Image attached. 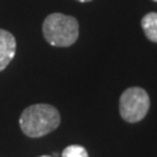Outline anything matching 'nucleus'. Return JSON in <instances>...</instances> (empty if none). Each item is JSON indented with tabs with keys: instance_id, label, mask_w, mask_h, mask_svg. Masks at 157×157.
I'll use <instances>...</instances> for the list:
<instances>
[{
	"instance_id": "obj_9",
	"label": "nucleus",
	"mask_w": 157,
	"mask_h": 157,
	"mask_svg": "<svg viewBox=\"0 0 157 157\" xmlns=\"http://www.w3.org/2000/svg\"><path fill=\"white\" fill-rule=\"evenodd\" d=\"M153 2H157V0H153Z\"/></svg>"
},
{
	"instance_id": "obj_1",
	"label": "nucleus",
	"mask_w": 157,
	"mask_h": 157,
	"mask_svg": "<svg viewBox=\"0 0 157 157\" xmlns=\"http://www.w3.org/2000/svg\"><path fill=\"white\" fill-rule=\"evenodd\" d=\"M60 114L51 105L36 104L26 107L20 117V127L29 137H41L58 128Z\"/></svg>"
},
{
	"instance_id": "obj_2",
	"label": "nucleus",
	"mask_w": 157,
	"mask_h": 157,
	"mask_svg": "<svg viewBox=\"0 0 157 157\" xmlns=\"http://www.w3.org/2000/svg\"><path fill=\"white\" fill-rule=\"evenodd\" d=\"M43 37L51 46L67 47L76 42L78 37L77 20L63 13L48 14L43 21Z\"/></svg>"
},
{
	"instance_id": "obj_4",
	"label": "nucleus",
	"mask_w": 157,
	"mask_h": 157,
	"mask_svg": "<svg viewBox=\"0 0 157 157\" xmlns=\"http://www.w3.org/2000/svg\"><path fill=\"white\" fill-rule=\"evenodd\" d=\"M16 54V39L13 34L0 29V71H3Z\"/></svg>"
},
{
	"instance_id": "obj_5",
	"label": "nucleus",
	"mask_w": 157,
	"mask_h": 157,
	"mask_svg": "<svg viewBox=\"0 0 157 157\" xmlns=\"http://www.w3.org/2000/svg\"><path fill=\"white\" fill-rule=\"evenodd\" d=\"M141 28L144 30L145 37L152 42H157V13H147L141 18Z\"/></svg>"
},
{
	"instance_id": "obj_8",
	"label": "nucleus",
	"mask_w": 157,
	"mask_h": 157,
	"mask_svg": "<svg viewBox=\"0 0 157 157\" xmlns=\"http://www.w3.org/2000/svg\"><path fill=\"white\" fill-rule=\"evenodd\" d=\"M41 157H51V156H41Z\"/></svg>"
},
{
	"instance_id": "obj_7",
	"label": "nucleus",
	"mask_w": 157,
	"mask_h": 157,
	"mask_svg": "<svg viewBox=\"0 0 157 157\" xmlns=\"http://www.w3.org/2000/svg\"><path fill=\"white\" fill-rule=\"evenodd\" d=\"M77 2H81V3H86V2H90V0H77Z\"/></svg>"
},
{
	"instance_id": "obj_6",
	"label": "nucleus",
	"mask_w": 157,
	"mask_h": 157,
	"mask_svg": "<svg viewBox=\"0 0 157 157\" xmlns=\"http://www.w3.org/2000/svg\"><path fill=\"white\" fill-rule=\"evenodd\" d=\"M62 157H89L88 152L81 145H68L63 151Z\"/></svg>"
},
{
	"instance_id": "obj_3",
	"label": "nucleus",
	"mask_w": 157,
	"mask_h": 157,
	"mask_svg": "<svg viewBox=\"0 0 157 157\" xmlns=\"http://www.w3.org/2000/svg\"><path fill=\"white\" fill-rule=\"evenodd\" d=\"M149 104V96L143 88H128L123 92L119 100L121 115L128 123H136L147 115Z\"/></svg>"
}]
</instances>
